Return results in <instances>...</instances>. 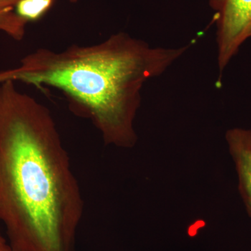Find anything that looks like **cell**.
<instances>
[{
    "instance_id": "cell-1",
    "label": "cell",
    "mask_w": 251,
    "mask_h": 251,
    "mask_svg": "<svg viewBox=\"0 0 251 251\" xmlns=\"http://www.w3.org/2000/svg\"><path fill=\"white\" fill-rule=\"evenodd\" d=\"M0 83V224L10 247L75 251L83 200L50 111Z\"/></svg>"
},
{
    "instance_id": "cell-2",
    "label": "cell",
    "mask_w": 251,
    "mask_h": 251,
    "mask_svg": "<svg viewBox=\"0 0 251 251\" xmlns=\"http://www.w3.org/2000/svg\"><path fill=\"white\" fill-rule=\"evenodd\" d=\"M191 44L151 47L117 33L94 45L37 50L18 67L0 71V83L11 80L59 90L73 112L92 122L105 145L132 148L138 140L134 121L143 85L166 72Z\"/></svg>"
},
{
    "instance_id": "cell-3",
    "label": "cell",
    "mask_w": 251,
    "mask_h": 251,
    "mask_svg": "<svg viewBox=\"0 0 251 251\" xmlns=\"http://www.w3.org/2000/svg\"><path fill=\"white\" fill-rule=\"evenodd\" d=\"M214 13L218 67L222 73L249 39L251 0H208Z\"/></svg>"
},
{
    "instance_id": "cell-4",
    "label": "cell",
    "mask_w": 251,
    "mask_h": 251,
    "mask_svg": "<svg viewBox=\"0 0 251 251\" xmlns=\"http://www.w3.org/2000/svg\"><path fill=\"white\" fill-rule=\"evenodd\" d=\"M226 139L239 178V191L251 218V130L234 128Z\"/></svg>"
},
{
    "instance_id": "cell-5",
    "label": "cell",
    "mask_w": 251,
    "mask_h": 251,
    "mask_svg": "<svg viewBox=\"0 0 251 251\" xmlns=\"http://www.w3.org/2000/svg\"><path fill=\"white\" fill-rule=\"evenodd\" d=\"M19 0H0V31L14 40L24 38L27 23L16 12Z\"/></svg>"
},
{
    "instance_id": "cell-6",
    "label": "cell",
    "mask_w": 251,
    "mask_h": 251,
    "mask_svg": "<svg viewBox=\"0 0 251 251\" xmlns=\"http://www.w3.org/2000/svg\"><path fill=\"white\" fill-rule=\"evenodd\" d=\"M53 0H19L16 12L27 23L40 19L52 6Z\"/></svg>"
},
{
    "instance_id": "cell-7",
    "label": "cell",
    "mask_w": 251,
    "mask_h": 251,
    "mask_svg": "<svg viewBox=\"0 0 251 251\" xmlns=\"http://www.w3.org/2000/svg\"><path fill=\"white\" fill-rule=\"evenodd\" d=\"M11 249L9 244L6 242V239L1 233L0 229V251H8Z\"/></svg>"
},
{
    "instance_id": "cell-8",
    "label": "cell",
    "mask_w": 251,
    "mask_h": 251,
    "mask_svg": "<svg viewBox=\"0 0 251 251\" xmlns=\"http://www.w3.org/2000/svg\"><path fill=\"white\" fill-rule=\"evenodd\" d=\"M67 1H69V2L76 3L77 1H80V0H67Z\"/></svg>"
},
{
    "instance_id": "cell-9",
    "label": "cell",
    "mask_w": 251,
    "mask_h": 251,
    "mask_svg": "<svg viewBox=\"0 0 251 251\" xmlns=\"http://www.w3.org/2000/svg\"><path fill=\"white\" fill-rule=\"evenodd\" d=\"M8 251H21L14 250V249H12L11 248V249H10Z\"/></svg>"
},
{
    "instance_id": "cell-10",
    "label": "cell",
    "mask_w": 251,
    "mask_h": 251,
    "mask_svg": "<svg viewBox=\"0 0 251 251\" xmlns=\"http://www.w3.org/2000/svg\"><path fill=\"white\" fill-rule=\"evenodd\" d=\"M250 38H251V27L250 31H249V39H250Z\"/></svg>"
}]
</instances>
